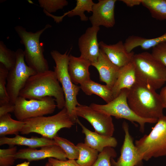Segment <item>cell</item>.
<instances>
[{
    "label": "cell",
    "instance_id": "1",
    "mask_svg": "<svg viewBox=\"0 0 166 166\" xmlns=\"http://www.w3.org/2000/svg\"><path fill=\"white\" fill-rule=\"evenodd\" d=\"M19 96L27 99H39L46 97L54 98L57 107L61 109L65 101L62 88L53 71L38 73L30 77Z\"/></svg>",
    "mask_w": 166,
    "mask_h": 166
},
{
    "label": "cell",
    "instance_id": "2",
    "mask_svg": "<svg viewBox=\"0 0 166 166\" xmlns=\"http://www.w3.org/2000/svg\"><path fill=\"white\" fill-rule=\"evenodd\" d=\"M127 100L130 108L140 117L158 120L164 115V107L160 94L137 80L128 90Z\"/></svg>",
    "mask_w": 166,
    "mask_h": 166
},
{
    "label": "cell",
    "instance_id": "3",
    "mask_svg": "<svg viewBox=\"0 0 166 166\" xmlns=\"http://www.w3.org/2000/svg\"><path fill=\"white\" fill-rule=\"evenodd\" d=\"M51 27L50 25L47 24L43 28L35 33L27 31L22 26H17L14 27L21 39V43L25 46V61L37 73L49 70L48 62L43 54L44 45L40 42L39 39L43 32Z\"/></svg>",
    "mask_w": 166,
    "mask_h": 166
},
{
    "label": "cell",
    "instance_id": "4",
    "mask_svg": "<svg viewBox=\"0 0 166 166\" xmlns=\"http://www.w3.org/2000/svg\"><path fill=\"white\" fill-rule=\"evenodd\" d=\"M23 121L24 124L20 132L21 134L36 133L51 139L57 135L61 129L70 128L75 123L65 107L54 115L31 118Z\"/></svg>",
    "mask_w": 166,
    "mask_h": 166
},
{
    "label": "cell",
    "instance_id": "5",
    "mask_svg": "<svg viewBox=\"0 0 166 166\" xmlns=\"http://www.w3.org/2000/svg\"><path fill=\"white\" fill-rule=\"evenodd\" d=\"M67 51L61 54L56 50H52L50 54L55 64L54 71L64 93L65 107L72 120L75 123L78 118L75 109L80 105L77 99L80 88L79 86L73 83L69 76L68 70L69 55Z\"/></svg>",
    "mask_w": 166,
    "mask_h": 166
},
{
    "label": "cell",
    "instance_id": "6",
    "mask_svg": "<svg viewBox=\"0 0 166 166\" xmlns=\"http://www.w3.org/2000/svg\"><path fill=\"white\" fill-rule=\"evenodd\" d=\"M132 61L135 69L137 80L156 90L166 82V67L151 53L144 52L135 54Z\"/></svg>",
    "mask_w": 166,
    "mask_h": 166
},
{
    "label": "cell",
    "instance_id": "7",
    "mask_svg": "<svg viewBox=\"0 0 166 166\" xmlns=\"http://www.w3.org/2000/svg\"><path fill=\"white\" fill-rule=\"evenodd\" d=\"M135 145L142 161L166 156V116L159 118L150 133L136 140Z\"/></svg>",
    "mask_w": 166,
    "mask_h": 166
},
{
    "label": "cell",
    "instance_id": "8",
    "mask_svg": "<svg viewBox=\"0 0 166 166\" xmlns=\"http://www.w3.org/2000/svg\"><path fill=\"white\" fill-rule=\"evenodd\" d=\"M128 90L122 89L119 94L110 102L105 105L92 103L89 105L96 110L100 111L117 119H124L136 125L135 122L140 126V131L143 133L146 123H156L157 120L147 119L137 115L129 106L127 100Z\"/></svg>",
    "mask_w": 166,
    "mask_h": 166
},
{
    "label": "cell",
    "instance_id": "9",
    "mask_svg": "<svg viewBox=\"0 0 166 166\" xmlns=\"http://www.w3.org/2000/svg\"><path fill=\"white\" fill-rule=\"evenodd\" d=\"M14 105V116L21 121L52 114L57 107L55 99L50 97L27 100L19 96Z\"/></svg>",
    "mask_w": 166,
    "mask_h": 166
},
{
    "label": "cell",
    "instance_id": "10",
    "mask_svg": "<svg viewBox=\"0 0 166 166\" xmlns=\"http://www.w3.org/2000/svg\"><path fill=\"white\" fill-rule=\"evenodd\" d=\"M17 59L14 67L9 71L6 88L10 101L14 104L20 91L29 78L37 73L25 62L24 51L19 48L16 51Z\"/></svg>",
    "mask_w": 166,
    "mask_h": 166
},
{
    "label": "cell",
    "instance_id": "11",
    "mask_svg": "<svg viewBox=\"0 0 166 166\" xmlns=\"http://www.w3.org/2000/svg\"><path fill=\"white\" fill-rule=\"evenodd\" d=\"M75 111L77 117L87 120L93 126L95 132L101 135L112 136L114 127L112 117L94 109L89 106L80 105Z\"/></svg>",
    "mask_w": 166,
    "mask_h": 166
},
{
    "label": "cell",
    "instance_id": "12",
    "mask_svg": "<svg viewBox=\"0 0 166 166\" xmlns=\"http://www.w3.org/2000/svg\"><path fill=\"white\" fill-rule=\"evenodd\" d=\"M122 127L124 132V141L121 151V155L117 161L111 159L112 166H143L129 131V126L125 121Z\"/></svg>",
    "mask_w": 166,
    "mask_h": 166
},
{
    "label": "cell",
    "instance_id": "13",
    "mask_svg": "<svg viewBox=\"0 0 166 166\" xmlns=\"http://www.w3.org/2000/svg\"><path fill=\"white\" fill-rule=\"evenodd\" d=\"M116 0H99L94 3L89 19L92 26L113 27L115 24L114 8Z\"/></svg>",
    "mask_w": 166,
    "mask_h": 166
},
{
    "label": "cell",
    "instance_id": "14",
    "mask_svg": "<svg viewBox=\"0 0 166 166\" xmlns=\"http://www.w3.org/2000/svg\"><path fill=\"white\" fill-rule=\"evenodd\" d=\"M15 160L26 159L30 162L53 158L67 160L66 156L62 148L56 144L43 146L40 149L28 148L19 149L14 155Z\"/></svg>",
    "mask_w": 166,
    "mask_h": 166
},
{
    "label": "cell",
    "instance_id": "15",
    "mask_svg": "<svg viewBox=\"0 0 166 166\" xmlns=\"http://www.w3.org/2000/svg\"><path fill=\"white\" fill-rule=\"evenodd\" d=\"M99 27L92 26L87 29L79 38L78 45L80 57L91 62L96 61L99 54L100 48L97 34Z\"/></svg>",
    "mask_w": 166,
    "mask_h": 166
},
{
    "label": "cell",
    "instance_id": "16",
    "mask_svg": "<svg viewBox=\"0 0 166 166\" xmlns=\"http://www.w3.org/2000/svg\"><path fill=\"white\" fill-rule=\"evenodd\" d=\"M99 43L100 49L113 64L120 68L131 62L135 54L133 51L128 52L127 51L122 41L112 45L107 44L103 41Z\"/></svg>",
    "mask_w": 166,
    "mask_h": 166
},
{
    "label": "cell",
    "instance_id": "17",
    "mask_svg": "<svg viewBox=\"0 0 166 166\" xmlns=\"http://www.w3.org/2000/svg\"><path fill=\"white\" fill-rule=\"evenodd\" d=\"M91 65L98 70L100 81L112 89L117 78L120 68L113 64L100 49L97 61L92 63Z\"/></svg>",
    "mask_w": 166,
    "mask_h": 166
},
{
    "label": "cell",
    "instance_id": "18",
    "mask_svg": "<svg viewBox=\"0 0 166 166\" xmlns=\"http://www.w3.org/2000/svg\"><path fill=\"white\" fill-rule=\"evenodd\" d=\"M91 65L89 61L80 57L69 55L68 70L70 79L75 85H81L90 79L89 67Z\"/></svg>",
    "mask_w": 166,
    "mask_h": 166
},
{
    "label": "cell",
    "instance_id": "19",
    "mask_svg": "<svg viewBox=\"0 0 166 166\" xmlns=\"http://www.w3.org/2000/svg\"><path fill=\"white\" fill-rule=\"evenodd\" d=\"M76 123L81 126L82 132L85 135L84 143L99 152L106 147L115 148L117 145V141L113 136H104L90 131L81 123L78 118Z\"/></svg>",
    "mask_w": 166,
    "mask_h": 166
},
{
    "label": "cell",
    "instance_id": "20",
    "mask_svg": "<svg viewBox=\"0 0 166 166\" xmlns=\"http://www.w3.org/2000/svg\"><path fill=\"white\" fill-rule=\"evenodd\" d=\"M137 81L135 67L132 61L120 68L117 78L111 89L114 98L122 89L129 90Z\"/></svg>",
    "mask_w": 166,
    "mask_h": 166
},
{
    "label": "cell",
    "instance_id": "21",
    "mask_svg": "<svg viewBox=\"0 0 166 166\" xmlns=\"http://www.w3.org/2000/svg\"><path fill=\"white\" fill-rule=\"evenodd\" d=\"M4 144H7L10 147L15 145L26 146L30 148H36L56 144L53 139L43 136L41 137L32 136L31 138H27L18 134L13 137H1L0 145Z\"/></svg>",
    "mask_w": 166,
    "mask_h": 166
},
{
    "label": "cell",
    "instance_id": "22",
    "mask_svg": "<svg viewBox=\"0 0 166 166\" xmlns=\"http://www.w3.org/2000/svg\"><path fill=\"white\" fill-rule=\"evenodd\" d=\"M164 42H166V32L161 36L152 38L136 35L130 36L126 39L124 44L127 51L131 52L138 47L147 50Z\"/></svg>",
    "mask_w": 166,
    "mask_h": 166
},
{
    "label": "cell",
    "instance_id": "23",
    "mask_svg": "<svg viewBox=\"0 0 166 166\" xmlns=\"http://www.w3.org/2000/svg\"><path fill=\"white\" fill-rule=\"evenodd\" d=\"M80 85V89L86 95H96L102 98L107 103L114 99L111 89L106 85L98 83L91 79Z\"/></svg>",
    "mask_w": 166,
    "mask_h": 166
},
{
    "label": "cell",
    "instance_id": "24",
    "mask_svg": "<svg viewBox=\"0 0 166 166\" xmlns=\"http://www.w3.org/2000/svg\"><path fill=\"white\" fill-rule=\"evenodd\" d=\"M24 123L23 121L13 119L10 113L0 117V136L18 135L22 129Z\"/></svg>",
    "mask_w": 166,
    "mask_h": 166
},
{
    "label": "cell",
    "instance_id": "25",
    "mask_svg": "<svg viewBox=\"0 0 166 166\" xmlns=\"http://www.w3.org/2000/svg\"><path fill=\"white\" fill-rule=\"evenodd\" d=\"M79 150V156L76 160L80 166H92L96 161L99 152L84 143L76 145Z\"/></svg>",
    "mask_w": 166,
    "mask_h": 166
},
{
    "label": "cell",
    "instance_id": "26",
    "mask_svg": "<svg viewBox=\"0 0 166 166\" xmlns=\"http://www.w3.org/2000/svg\"><path fill=\"white\" fill-rule=\"evenodd\" d=\"M141 4L148 10L153 18L166 20V0H142Z\"/></svg>",
    "mask_w": 166,
    "mask_h": 166
},
{
    "label": "cell",
    "instance_id": "27",
    "mask_svg": "<svg viewBox=\"0 0 166 166\" xmlns=\"http://www.w3.org/2000/svg\"><path fill=\"white\" fill-rule=\"evenodd\" d=\"M94 3L92 0H77L75 7L70 11H68L63 15L71 17L78 16L82 21H87L89 18L84 14L85 11L92 12Z\"/></svg>",
    "mask_w": 166,
    "mask_h": 166
},
{
    "label": "cell",
    "instance_id": "28",
    "mask_svg": "<svg viewBox=\"0 0 166 166\" xmlns=\"http://www.w3.org/2000/svg\"><path fill=\"white\" fill-rule=\"evenodd\" d=\"M17 59L16 52L7 48L2 41H0V63L9 71L15 66Z\"/></svg>",
    "mask_w": 166,
    "mask_h": 166
},
{
    "label": "cell",
    "instance_id": "29",
    "mask_svg": "<svg viewBox=\"0 0 166 166\" xmlns=\"http://www.w3.org/2000/svg\"><path fill=\"white\" fill-rule=\"evenodd\" d=\"M53 139L56 144L60 147L66 154L68 160L77 159L79 156V150L77 145L67 139L55 136Z\"/></svg>",
    "mask_w": 166,
    "mask_h": 166
},
{
    "label": "cell",
    "instance_id": "30",
    "mask_svg": "<svg viewBox=\"0 0 166 166\" xmlns=\"http://www.w3.org/2000/svg\"><path fill=\"white\" fill-rule=\"evenodd\" d=\"M117 156L116 152L113 148L106 147L99 153L96 161L92 166H112L111 159Z\"/></svg>",
    "mask_w": 166,
    "mask_h": 166
},
{
    "label": "cell",
    "instance_id": "31",
    "mask_svg": "<svg viewBox=\"0 0 166 166\" xmlns=\"http://www.w3.org/2000/svg\"><path fill=\"white\" fill-rule=\"evenodd\" d=\"M38 2L44 11L49 14L62 9L68 4L66 0H39Z\"/></svg>",
    "mask_w": 166,
    "mask_h": 166
},
{
    "label": "cell",
    "instance_id": "32",
    "mask_svg": "<svg viewBox=\"0 0 166 166\" xmlns=\"http://www.w3.org/2000/svg\"><path fill=\"white\" fill-rule=\"evenodd\" d=\"M8 69L0 63V105L10 101L6 88Z\"/></svg>",
    "mask_w": 166,
    "mask_h": 166
},
{
    "label": "cell",
    "instance_id": "33",
    "mask_svg": "<svg viewBox=\"0 0 166 166\" xmlns=\"http://www.w3.org/2000/svg\"><path fill=\"white\" fill-rule=\"evenodd\" d=\"M16 146H10L7 149H0V166H12L15 159L14 155L17 152Z\"/></svg>",
    "mask_w": 166,
    "mask_h": 166
},
{
    "label": "cell",
    "instance_id": "34",
    "mask_svg": "<svg viewBox=\"0 0 166 166\" xmlns=\"http://www.w3.org/2000/svg\"><path fill=\"white\" fill-rule=\"evenodd\" d=\"M151 53L166 67V42L160 43L153 47Z\"/></svg>",
    "mask_w": 166,
    "mask_h": 166
},
{
    "label": "cell",
    "instance_id": "35",
    "mask_svg": "<svg viewBox=\"0 0 166 166\" xmlns=\"http://www.w3.org/2000/svg\"><path fill=\"white\" fill-rule=\"evenodd\" d=\"M52 166H80L75 160H60L53 158L48 159V162Z\"/></svg>",
    "mask_w": 166,
    "mask_h": 166
},
{
    "label": "cell",
    "instance_id": "36",
    "mask_svg": "<svg viewBox=\"0 0 166 166\" xmlns=\"http://www.w3.org/2000/svg\"><path fill=\"white\" fill-rule=\"evenodd\" d=\"M14 104L10 101L0 105V117L8 113L14 112Z\"/></svg>",
    "mask_w": 166,
    "mask_h": 166
},
{
    "label": "cell",
    "instance_id": "37",
    "mask_svg": "<svg viewBox=\"0 0 166 166\" xmlns=\"http://www.w3.org/2000/svg\"><path fill=\"white\" fill-rule=\"evenodd\" d=\"M127 6L132 7L141 4L142 0H121Z\"/></svg>",
    "mask_w": 166,
    "mask_h": 166
},
{
    "label": "cell",
    "instance_id": "38",
    "mask_svg": "<svg viewBox=\"0 0 166 166\" xmlns=\"http://www.w3.org/2000/svg\"><path fill=\"white\" fill-rule=\"evenodd\" d=\"M159 94L164 108L166 109V86L161 89Z\"/></svg>",
    "mask_w": 166,
    "mask_h": 166
},
{
    "label": "cell",
    "instance_id": "39",
    "mask_svg": "<svg viewBox=\"0 0 166 166\" xmlns=\"http://www.w3.org/2000/svg\"><path fill=\"white\" fill-rule=\"evenodd\" d=\"M30 162L29 161H25L21 164H17L16 166H29Z\"/></svg>",
    "mask_w": 166,
    "mask_h": 166
},
{
    "label": "cell",
    "instance_id": "40",
    "mask_svg": "<svg viewBox=\"0 0 166 166\" xmlns=\"http://www.w3.org/2000/svg\"><path fill=\"white\" fill-rule=\"evenodd\" d=\"M45 166H52L48 162L46 164Z\"/></svg>",
    "mask_w": 166,
    "mask_h": 166
},
{
    "label": "cell",
    "instance_id": "41",
    "mask_svg": "<svg viewBox=\"0 0 166 166\" xmlns=\"http://www.w3.org/2000/svg\"></svg>",
    "mask_w": 166,
    "mask_h": 166
},
{
    "label": "cell",
    "instance_id": "42",
    "mask_svg": "<svg viewBox=\"0 0 166 166\" xmlns=\"http://www.w3.org/2000/svg\"></svg>",
    "mask_w": 166,
    "mask_h": 166
}]
</instances>
